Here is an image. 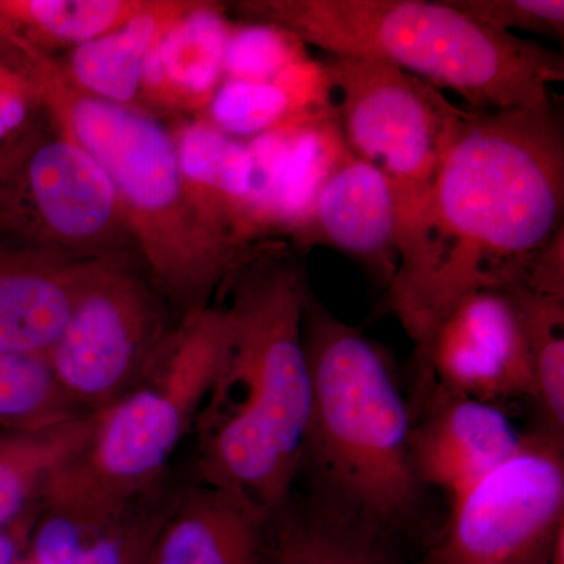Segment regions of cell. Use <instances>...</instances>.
Segmentation results:
<instances>
[{
    "mask_svg": "<svg viewBox=\"0 0 564 564\" xmlns=\"http://www.w3.org/2000/svg\"><path fill=\"white\" fill-rule=\"evenodd\" d=\"M564 226V128L555 99L463 109L429 195L399 240L389 306L421 356L464 295L518 288Z\"/></svg>",
    "mask_w": 564,
    "mask_h": 564,
    "instance_id": "1",
    "label": "cell"
},
{
    "mask_svg": "<svg viewBox=\"0 0 564 564\" xmlns=\"http://www.w3.org/2000/svg\"><path fill=\"white\" fill-rule=\"evenodd\" d=\"M299 258L291 242L261 240L226 282L228 340L193 425V478L240 489L273 514L302 470L313 397L303 344L311 289Z\"/></svg>",
    "mask_w": 564,
    "mask_h": 564,
    "instance_id": "2",
    "label": "cell"
},
{
    "mask_svg": "<svg viewBox=\"0 0 564 564\" xmlns=\"http://www.w3.org/2000/svg\"><path fill=\"white\" fill-rule=\"evenodd\" d=\"M226 10L284 29L329 57L388 63L454 91L470 110L538 106L564 79L562 54L492 31L448 0H240Z\"/></svg>",
    "mask_w": 564,
    "mask_h": 564,
    "instance_id": "3",
    "label": "cell"
},
{
    "mask_svg": "<svg viewBox=\"0 0 564 564\" xmlns=\"http://www.w3.org/2000/svg\"><path fill=\"white\" fill-rule=\"evenodd\" d=\"M52 120L73 137L117 192L144 272L180 323L210 307L242 261L199 217L181 172L176 139L151 111L74 88L54 55L21 43Z\"/></svg>",
    "mask_w": 564,
    "mask_h": 564,
    "instance_id": "4",
    "label": "cell"
},
{
    "mask_svg": "<svg viewBox=\"0 0 564 564\" xmlns=\"http://www.w3.org/2000/svg\"><path fill=\"white\" fill-rule=\"evenodd\" d=\"M303 344L313 397L302 469L310 466L323 503L395 540L417 518L423 486L411 463L413 419L391 362L313 292Z\"/></svg>",
    "mask_w": 564,
    "mask_h": 564,
    "instance_id": "5",
    "label": "cell"
},
{
    "mask_svg": "<svg viewBox=\"0 0 564 564\" xmlns=\"http://www.w3.org/2000/svg\"><path fill=\"white\" fill-rule=\"evenodd\" d=\"M0 237L76 261L140 259L109 176L47 111L0 150Z\"/></svg>",
    "mask_w": 564,
    "mask_h": 564,
    "instance_id": "6",
    "label": "cell"
},
{
    "mask_svg": "<svg viewBox=\"0 0 564 564\" xmlns=\"http://www.w3.org/2000/svg\"><path fill=\"white\" fill-rule=\"evenodd\" d=\"M180 325L140 259H99L46 361L76 406L96 414L150 380Z\"/></svg>",
    "mask_w": 564,
    "mask_h": 564,
    "instance_id": "7",
    "label": "cell"
},
{
    "mask_svg": "<svg viewBox=\"0 0 564 564\" xmlns=\"http://www.w3.org/2000/svg\"><path fill=\"white\" fill-rule=\"evenodd\" d=\"M325 65L345 144L391 181L402 236L429 195L463 109L444 91L388 63L329 57Z\"/></svg>",
    "mask_w": 564,
    "mask_h": 564,
    "instance_id": "8",
    "label": "cell"
},
{
    "mask_svg": "<svg viewBox=\"0 0 564 564\" xmlns=\"http://www.w3.org/2000/svg\"><path fill=\"white\" fill-rule=\"evenodd\" d=\"M564 534V437L538 426L452 505L421 564H547Z\"/></svg>",
    "mask_w": 564,
    "mask_h": 564,
    "instance_id": "9",
    "label": "cell"
},
{
    "mask_svg": "<svg viewBox=\"0 0 564 564\" xmlns=\"http://www.w3.org/2000/svg\"><path fill=\"white\" fill-rule=\"evenodd\" d=\"M198 411V402L154 375L93 414L90 437L52 475L40 505L104 507L151 491L170 477V462Z\"/></svg>",
    "mask_w": 564,
    "mask_h": 564,
    "instance_id": "10",
    "label": "cell"
},
{
    "mask_svg": "<svg viewBox=\"0 0 564 564\" xmlns=\"http://www.w3.org/2000/svg\"><path fill=\"white\" fill-rule=\"evenodd\" d=\"M417 358L441 391L497 406L533 400L525 323L508 291L485 289L464 295Z\"/></svg>",
    "mask_w": 564,
    "mask_h": 564,
    "instance_id": "11",
    "label": "cell"
},
{
    "mask_svg": "<svg viewBox=\"0 0 564 564\" xmlns=\"http://www.w3.org/2000/svg\"><path fill=\"white\" fill-rule=\"evenodd\" d=\"M522 437L497 404L434 389L411 426V463L423 488L441 489L452 507L510 458Z\"/></svg>",
    "mask_w": 564,
    "mask_h": 564,
    "instance_id": "12",
    "label": "cell"
},
{
    "mask_svg": "<svg viewBox=\"0 0 564 564\" xmlns=\"http://www.w3.org/2000/svg\"><path fill=\"white\" fill-rule=\"evenodd\" d=\"M399 202L391 181L351 154L329 174L291 243L300 251L328 247L343 252L389 288L399 267Z\"/></svg>",
    "mask_w": 564,
    "mask_h": 564,
    "instance_id": "13",
    "label": "cell"
},
{
    "mask_svg": "<svg viewBox=\"0 0 564 564\" xmlns=\"http://www.w3.org/2000/svg\"><path fill=\"white\" fill-rule=\"evenodd\" d=\"M274 514L231 486L182 484L144 564H270Z\"/></svg>",
    "mask_w": 564,
    "mask_h": 564,
    "instance_id": "14",
    "label": "cell"
},
{
    "mask_svg": "<svg viewBox=\"0 0 564 564\" xmlns=\"http://www.w3.org/2000/svg\"><path fill=\"white\" fill-rule=\"evenodd\" d=\"M182 481L93 508L40 505L29 534V564H144Z\"/></svg>",
    "mask_w": 564,
    "mask_h": 564,
    "instance_id": "15",
    "label": "cell"
},
{
    "mask_svg": "<svg viewBox=\"0 0 564 564\" xmlns=\"http://www.w3.org/2000/svg\"><path fill=\"white\" fill-rule=\"evenodd\" d=\"M247 144L254 165L259 237L292 240L329 174L351 155L337 117L276 129Z\"/></svg>",
    "mask_w": 564,
    "mask_h": 564,
    "instance_id": "16",
    "label": "cell"
},
{
    "mask_svg": "<svg viewBox=\"0 0 564 564\" xmlns=\"http://www.w3.org/2000/svg\"><path fill=\"white\" fill-rule=\"evenodd\" d=\"M95 262L0 237V351L46 359Z\"/></svg>",
    "mask_w": 564,
    "mask_h": 564,
    "instance_id": "17",
    "label": "cell"
},
{
    "mask_svg": "<svg viewBox=\"0 0 564 564\" xmlns=\"http://www.w3.org/2000/svg\"><path fill=\"white\" fill-rule=\"evenodd\" d=\"M173 133L188 196L203 221L236 250L261 242L247 141L225 135L203 118L177 126Z\"/></svg>",
    "mask_w": 564,
    "mask_h": 564,
    "instance_id": "18",
    "label": "cell"
},
{
    "mask_svg": "<svg viewBox=\"0 0 564 564\" xmlns=\"http://www.w3.org/2000/svg\"><path fill=\"white\" fill-rule=\"evenodd\" d=\"M226 7L202 2L188 11L144 63L139 109L204 111L220 87L231 22Z\"/></svg>",
    "mask_w": 564,
    "mask_h": 564,
    "instance_id": "19",
    "label": "cell"
},
{
    "mask_svg": "<svg viewBox=\"0 0 564 564\" xmlns=\"http://www.w3.org/2000/svg\"><path fill=\"white\" fill-rule=\"evenodd\" d=\"M203 113L217 131L248 141L288 126L336 117V104L325 62L307 58L273 82L223 80Z\"/></svg>",
    "mask_w": 564,
    "mask_h": 564,
    "instance_id": "20",
    "label": "cell"
},
{
    "mask_svg": "<svg viewBox=\"0 0 564 564\" xmlns=\"http://www.w3.org/2000/svg\"><path fill=\"white\" fill-rule=\"evenodd\" d=\"M199 0H150L147 9L99 39L69 51L57 61L77 90L118 106L140 107L144 63Z\"/></svg>",
    "mask_w": 564,
    "mask_h": 564,
    "instance_id": "21",
    "label": "cell"
},
{
    "mask_svg": "<svg viewBox=\"0 0 564 564\" xmlns=\"http://www.w3.org/2000/svg\"><path fill=\"white\" fill-rule=\"evenodd\" d=\"M270 564H402L395 540L323 502L274 513Z\"/></svg>",
    "mask_w": 564,
    "mask_h": 564,
    "instance_id": "22",
    "label": "cell"
},
{
    "mask_svg": "<svg viewBox=\"0 0 564 564\" xmlns=\"http://www.w3.org/2000/svg\"><path fill=\"white\" fill-rule=\"evenodd\" d=\"M93 421L88 414L36 432L0 434V530L39 510L52 475L79 454Z\"/></svg>",
    "mask_w": 564,
    "mask_h": 564,
    "instance_id": "23",
    "label": "cell"
},
{
    "mask_svg": "<svg viewBox=\"0 0 564 564\" xmlns=\"http://www.w3.org/2000/svg\"><path fill=\"white\" fill-rule=\"evenodd\" d=\"M148 3L150 0H0V32L54 55L121 28Z\"/></svg>",
    "mask_w": 564,
    "mask_h": 564,
    "instance_id": "24",
    "label": "cell"
},
{
    "mask_svg": "<svg viewBox=\"0 0 564 564\" xmlns=\"http://www.w3.org/2000/svg\"><path fill=\"white\" fill-rule=\"evenodd\" d=\"M525 323L540 429L564 437V296L507 289Z\"/></svg>",
    "mask_w": 564,
    "mask_h": 564,
    "instance_id": "25",
    "label": "cell"
},
{
    "mask_svg": "<svg viewBox=\"0 0 564 564\" xmlns=\"http://www.w3.org/2000/svg\"><path fill=\"white\" fill-rule=\"evenodd\" d=\"M85 414L39 356L0 351V430L36 432Z\"/></svg>",
    "mask_w": 564,
    "mask_h": 564,
    "instance_id": "26",
    "label": "cell"
},
{
    "mask_svg": "<svg viewBox=\"0 0 564 564\" xmlns=\"http://www.w3.org/2000/svg\"><path fill=\"white\" fill-rule=\"evenodd\" d=\"M307 58V46L299 36L274 25L245 21L229 29L223 74L225 79L273 82Z\"/></svg>",
    "mask_w": 564,
    "mask_h": 564,
    "instance_id": "27",
    "label": "cell"
},
{
    "mask_svg": "<svg viewBox=\"0 0 564 564\" xmlns=\"http://www.w3.org/2000/svg\"><path fill=\"white\" fill-rule=\"evenodd\" d=\"M43 93L31 58L0 32V150L43 117Z\"/></svg>",
    "mask_w": 564,
    "mask_h": 564,
    "instance_id": "28",
    "label": "cell"
},
{
    "mask_svg": "<svg viewBox=\"0 0 564 564\" xmlns=\"http://www.w3.org/2000/svg\"><path fill=\"white\" fill-rule=\"evenodd\" d=\"M466 17L492 31L536 33L547 39H564L563 0H448Z\"/></svg>",
    "mask_w": 564,
    "mask_h": 564,
    "instance_id": "29",
    "label": "cell"
},
{
    "mask_svg": "<svg viewBox=\"0 0 564 564\" xmlns=\"http://www.w3.org/2000/svg\"><path fill=\"white\" fill-rule=\"evenodd\" d=\"M518 288L541 295L564 296V229L533 259Z\"/></svg>",
    "mask_w": 564,
    "mask_h": 564,
    "instance_id": "30",
    "label": "cell"
},
{
    "mask_svg": "<svg viewBox=\"0 0 564 564\" xmlns=\"http://www.w3.org/2000/svg\"><path fill=\"white\" fill-rule=\"evenodd\" d=\"M36 513L39 510L9 529L0 530V564H20L24 558Z\"/></svg>",
    "mask_w": 564,
    "mask_h": 564,
    "instance_id": "31",
    "label": "cell"
},
{
    "mask_svg": "<svg viewBox=\"0 0 564 564\" xmlns=\"http://www.w3.org/2000/svg\"><path fill=\"white\" fill-rule=\"evenodd\" d=\"M547 564H564V534L556 541L554 554H552Z\"/></svg>",
    "mask_w": 564,
    "mask_h": 564,
    "instance_id": "32",
    "label": "cell"
},
{
    "mask_svg": "<svg viewBox=\"0 0 564 564\" xmlns=\"http://www.w3.org/2000/svg\"><path fill=\"white\" fill-rule=\"evenodd\" d=\"M20 564H29V563H28V560H25V556H24V558H22V560H21V563H20Z\"/></svg>",
    "mask_w": 564,
    "mask_h": 564,
    "instance_id": "33",
    "label": "cell"
}]
</instances>
